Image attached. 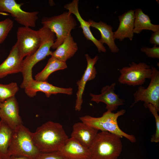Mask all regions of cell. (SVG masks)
I'll return each instance as SVG.
<instances>
[{
    "mask_svg": "<svg viewBox=\"0 0 159 159\" xmlns=\"http://www.w3.org/2000/svg\"><path fill=\"white\" fill-rule=\"evenodd\" d=\"M0 118L13 130L22 124L19 114V107L15 96L1 103L0 106Z\"/></svg>",
    "mask_w": 159,
    "mask_h": 159,
    "instance_id": "11",
    "label": "cell"
},
{
    "mask_svg": "<svg viewBox=\"0 0 159 159\" xmlns=\"http://www.w3.org/2000/svg\"><path fill=\"white\" fill-rule=\"evenodd\" d=\"M1 103L0 102V106L1 105Z\"/></svg>",
    "mask_w": 159,
    "mask_h": 159,
    "instance_id": "34",
    "label": "cell"
},
{
    "mask_svg": "<svg viewBox=\"0 0 159 159\" xmlns=\"http://www.w3.org/2000/svg\"><path fill=\"white\" fill-rule=\"evenodd\" d=\"M16 35V43L22 60L24 57L33 54L40 45L41 39L38 30L23 26L18 28Z\"/></svg>",
    "mask_w": 159,
    "mask_h": 159,
    "instance_id": "9",
    "label": "cell"
},
{
    "mask_svg": "<svg viewBox=\"0 0 159 159\" xmlns=\"http://www.w3.org/2000/svg\"><path fill=\"white\" fill-rule=\"evenodd\" d=\"M121 138L107 131L98 132L89 148L91 159H117L122 150Z\"/></svg>",
    "mask_w": 159,
    "mask_h": 159,
    "instance_id": "3",
    "label": "cell"
},
{
    "mask_svg": "<svg viewBox=\"0 0 159 159\" xmlns=\"http://www.w3.org/2000/svg\"><path fill=\"white\" fill-rule=\"evenodd\" d=\"M13 25V21L9 18L0 21V44L4 41Z\"/></svg>",
    "mask_w": 159,
    "mask_h": 159,
    "instance_id": "26",
    "label": "cell"
},
{
    "mask_svg": "<svg viewBox=\"0 0 159 159\" xmlns=\"http://www.w3.org/2000/svg\"><path fill=\"white\" fill-rule=\"evenodd\" d=\"M146 108L149 109L150 111L154 116L156 123L155 132L151 138L150 141L152 142L158 143L159 142V116L158 114L159 110L151 104H148Z\"/></svg>",
    "mask_w": 159,
    "mask_h": 159,
    "instance_id": "27",
    "label": "cell"
},
{
    "mask_svg": "<svg viewBox=\"0 0 159 159\" xmlns=\"http://www.w3.org/2000/svg\"><path fill=\"white\" fill-rule=\"evenodd\" d=\"M78 0H73L71 2L66 4L64 6L65 9L68 10L70 14H74L80 24L79 27L81 28L85 37L92 41L97 47L99 52H105L106 49L93 35L90 30V25L88 21L85 20L81 17L78 10Z\"/></svg>",
    "mask_w": 159,
    "mask_h": 159,
    "instance_id": "15",
    "label": "cell"
},
{
    "mask_svg": "<svg viewBox=\"0 0 159 159\" xmlns=\"http://www.w3.org/2000/svg\"><path fill=\"white\" fill-rule=\"evenodd\" d=\"M116 85V83L113 82L110 85L103 87L101 89V93L99 95L90 93L91 101L97 103H104L106 105L107 111L112 112L116 110L120 106L124 105L125 100L120 98L119 95L115 93Z\"/></svg>",
    "mask_w": 159,
    "mask_h": 159,
    "instance_id": "12",
    "label": "cell"
},
{
    "mask_svg": "<svg viewBox=\"0 0 159 159\" xmlns=\"http://www.w3.org/2000/svg\"><path fill=\"white\" fill-rule=\"evenodd\" d=\"M78 49L77 43L70 34L55 51L52 52L50 55L51 57L66 62L68 59L74 55Z\"/></svg>",
    "mask_w": 159,
    "mask_h": 159,
    "instance_id": "21",
    "label": "cell"
},
{
    "mask_svg": "<svg viewBox=\"0 0 159 159\" xmlns=\"http://www.w3.org/2000/svg\"><path fill=\"white\" fill-rule=\"evenodd\" d=\"M6 159H29L26 157L16 156V155H11Z\"/></svg>",
    "mask_w": 159,
    "mask_h": 159,
    "instance_id": "31",
    "label": "cell"
},
{
    "mask_svg": "<svg viewBox=\"0 0 159 159\" xmlns=\"http://www.w3.org/2000/svg\"><path fill=\"white\" fill-rule=\"evenodd\" d=\"M98 130L82 122L74 124L71 137L89 148L98 133Z\"/></svg>",
    "mask_w": 159,
    "mask_h": 159,
    "instance_id": "19",
    "label": "cell"
},
{
    "mask_svg": "<svg viewBox=\"0 0 159 159\" xmlns=\"http://www.w3.org/2000/svg\"><path fill=\"white\" fill-rule=\"evenodd\" d=\"M41 41L37 50L32 55L26 57L22 62V73L23 80L21 85L24 88L28 83L33 78L32 69L33 67L39 62L44 59L51 55L50 50L55 38L54 33L47 28L43 26L38 30Z\"/></svg>",
    "mask_w": 159,
    "mask_h": 159,
    "instance_id": "2",
    "label": "cell"
},
{
    "mask_svg": "<svg viewBox=\"0 0 159 159\" xmlns=\"http://www.w3.org/2000/svg\"><path fill=\"white\" fill-rule=\"evenodd\" d=\"M0 15H1L3 16H7L9 15L10 14H9L6 13L0 12Z\"/></svg>",
    "mask_w": 159,
    "mask_h": 159,
    "instance_id": "32",
    "label": "cell"
},
{
    "mask_svg": "<svg viewBox=\"0 0 159 159\" xmlns=\"http://www.w3.org/2000/svg\"><path fill=\"white\" fill-rule=\"evenodd\" d=\"M18 90V87L16 82L6 85L0 83V102L2 103L14 96Z\"/></svg>",
    "mask_w": 159,
    "mask_h": 159,
    "instance_id": "25",
    "label": "cell"
},
{
    "mask_svg": "<svg viewBox=\"0 0 159 159\" xmlns=\"http://www.w3.org/2000/svg\"><path fill=\"white\" fill-rule=\"evenodd\" d=\"M140 51L148 57L159 59V47L157 46L154 45L152 48L143 47L141 48Z\"/></svg>",
    "mask_w": 159,
    "mask_h": 159,
    "instance_id": "29",
    "label": "cell"
},
{
    "mask_svg": "<svg viewBox=\"0 0 159 159\" xmlns=\"http://www.w3.org/2000/svg\"><path fill=\"white\" fill-rule=\"evenodd\" d=\"M34 143L41 153L59 151L69 138L61 124L47 122L32 132Z\"/></svg>",
    "mask_w": 159,
    "mask_h": 159,
    "instance_id": "1",
    "label": "cell"
},
{
    "mask_svg": "<svg viewBox=\"0 0 159 159\" xmlns=\"http://www.w3.org/2000/svg\"><path fill=\"white\" fill-rule=\"evenodd\" d=\"M23 4L18 3L14 0H0V12L9 13L24 26L34 27L39 12L24 11L21 8Z\"/></svg>",
    "mask_w": 159,
    "mask_h": 159,
    "instance_id": "10",
    "label": "cell"
},
{
    "mask_svg": "<svg viewBox=\"0 0 159 159\" xmlns=\"http://www.w3.org/2000/svg\"><path fill=\"white\" fill-rule=\"evenodd\" d=\"M152 73L148 86L145 88L140 86L133 94L134 102L132 107L140 101L144 102V106L151 104L159 110V71L155 67H151Z\"/></svg>",
    "mask_w": 159,
    "mask_h": 159,
    "instance_id": "8",
    "label": "cell"
},
{
    "mask_svg": "<svg viewBox=\"0 0 159 159\" xmlns=\"http://www.w3.org/2000/svg\"><path fill=\"white\" fill-rule=\"evenodd\" d=\"M125 112V109H121L115 113L107 111L100 117H94L86 115L80 117L79 118L81 122L98 130L108 132L121 138L124 137L134 143L136 141L135 137L124 132L118 125V118L124 115Z\"/></svg>",
    "mask_w": 159,
    "mask_h": 159,
    "instance_id": "4",
    "label": "cell"
},
{
    "mask_svg": "<svg viewBox=\"0 0 159 159\" xmlns=\"http://www.w3.org/2000/svg\"><path fill=\"white\" fill-rule=\"evenodd\" d=\"M119 71V82L133 86H141L146 79H150L152 73L149 65L144 62L137 64L134 62L129 64V66L122 67Z\"/></svg>",
    "mask_w": 159,
    "mask_h": 159,
    "instance_id": "7",
    "label": "cell"
},
{
    "mask_svg": "<svg viewBox=\"0 0 159 159\" xmlns=\"http://www.w3.org/2000/svg\"><path fill=\"white\" fill-rule=\"evenodd\" d=\"M134 33L138 34L143 30L152 31L153 32L159 30V25L151 23L149 16L145 14L140 8L135 10Z\"/></svg>",
    "mask_w": 159,
    "mask_h": 159,
    "instance_id": "22",
    "label": "cell"
},
{
    "mask_svg": "<svg viewBox=\"0 0 159 159\" xmlns=\"http://www.w3.org/2000/svg\"><path fill=\"white\" fill-rule=\"evenodd\" d=\"M13 131L5 123L0 121V155L4 159L9 157L8 149Z\"/></svg>",
    "mask_w": 159,
    "mask_h": 159,
    "instance_id": "23",
    "label": "cell"
},
{
    "mask_svg": "<svg viewBox=\"0 0 159 159\" xmlns=\"http://www.w3.org/2000/svg\"><path fill=\"white\" fill-rule=\"evenodd\" d=\"M85 56L87 63V67L80 80L77 82L78 90L76 93L75 108L76 111H78L81 109L83 101L82 95L87 82L93 80L96 76L97 72L94 66L99 59L97 55L92 58L87 54H85Z\"/></svg>",
    "mask_w": 159,
    "mask_h": 159,
    "instance_id": "14",
    "label": "cell"
},
{
    "mask_svg": "<svg viewBox=\"0 0 159 159\" xmlns=\"http://www.w3.org/2000/svg\"><path fill=\"white\" fill-rule=\"evenodd\" d=\"M149 42L150 43L154 45H159V30L152 33Z\"/></svg>",
    "mask_w": 159,
    "mask_h": 159,
    "instance_id": "30",
    "label": "cell"
},
{
    "mask_svg": "<svg viewBox=\"0 0 159 159\" xmlns=\"http://www.w3.org/2000/svg\"><path fill=\"white\" fill-rule=\"evenodd\" d=\"M0 159H4L0 155Z\"/></svg>",
    "mask_w": 159,
    "mask_h": 159,
    "instance_id": "33",
    "label": "cell"
},
{
    "mask_svg": "<svg viewBox=\"0 0 159 159\" xmlns=\"http://www.w3.org/2000/svg\"><path fill=\"white\" fill-rule=\"evenodd\" d=\"M24 89L26 94L30 97L35 96L38 92L44 93L47 97L52 94L63 93L71 95L73 93L71 88L60 87L53 85L47 81H37L33 79L29 82Z\"/></svg>",
    "mask_w": 159,
    "mask_h": 159,
    "instance_id": "13",
    "label": "cell"
},
{
    "mask_svg": "<svg viewBox=\"0 0 159 159\" xmlns=\"http://www.w3.org/2000/svg\"><path fill=\"white\" fill-rule=\"evenodd\" d=\"M135 10H130L118 16L119 24L117 30L114 32L115 39L122 41L125 38L132 39L134 33Z\"/></svg>",
    "mask_w": 159,
    "mask_h": 159,
    "instance_id": "16",
    "label": "cell"
},
{
    "mask_svg": "<svg viewBox=\"0 0 159 159\" xmlns=\"http://www.w3.org/2000/svg\"><path fill=\"white\" fill-rule=\"evenodd\" d=\"M67 67L66 62L51 57L44 69L35 76V80L39 81H47V79L52 73Z\"/></svg>",
    "mask_w": 159,
    "mask_h": 159,
    "instance_id": "24",
    "label": "cell"
},
{
    "mask_svg": "<svg viewBox=\"0 0 159 159\" xmlns=\"http://www.w3.org/2000/svg\"><path fill=\"white\" fill-rule=\"evenodd\" d=\"M41 23L43 26L49 29L55 34L56 39L52 47L54 49L63 43L77 25L75 19L68 11L57 16L43 17Z\"/></svg>",
    "mask_w": 159,
    "mask_h": 159,
    "instance_id": "6",
    "label": "cell"
},
{
    "mask_svg": "<svg viewBox=\"0 0 159 159\" xmlns=\"http://www.w3.org/2000/svg\"><path fill=\"white\" fill-rule=\"evenodd\" d=\"M40 153L34 143L32 132L23 124L14 130L8 149L9 156H22L35 159Z\"/></svg>",
    "mask_w": 159,
    "mask_h": 159,
    "instance_id": "5",
    "label": "cell"
},
{
    "mask_svg": "<svg viewBox=\"0 0 159 159\" xmlns=\"http://www.w3.org/2000/svg\"><path fill=\"white\" fill-rule=\"evenodd\" d=\"M22 59L16 43L13 46L8 57L0 65V78L8 75L21 72Z\"/></svg>",
    "mask_w": 159,
    "mask_h": 159,
    "instance_id": "18",
    "label": "cell"
},
{
    "mask_svg": "<svg viewBox=\"0 0 159 159\" xmlns=\"http://www.w3.org/2000/svg\"><path fill=\"white\" fill-rule=\"evenodd\" d=\"M59 151L66 159H91L89 148L71 137Z\"/></svg>",
    "mask_w": 159,
    "mask_h": 159,
    "instance_id": "17",
    "label": "cell"
},
{
    "mask_svg": "<svg viewBox=\"0 0 159 159\" xmlns=\"http://www.w3.org/2000/svg\"><path fill=\"white\" fill-rule=\"evenodd\" d=\"M35 159H66L59 151L41 153Z\"/></svg>",
    "mask_w": 159,
    "mask_h": 159,
    "instance_id": "28",
    "label": "cell"
},
{
    "mask_svg": "<svg viewBox=\"0 0 159 159\" xmlns=\"http://www.w3.org/2000/svg\"><path fill=\"white\" fill-rule=\"evenodd\" d=\"M88 22L90 26L97 29L100 32L101 37L99 41L102 44H106L112 53H117L119 52V49L115 42L114 32L111 25L102 21L96 22L90 19Z\"/></svg>",
    "mask_w": 159,
    "mask_h": 159,
    "instance_id": "20",
    "label": "cell"
}]
</instances>
